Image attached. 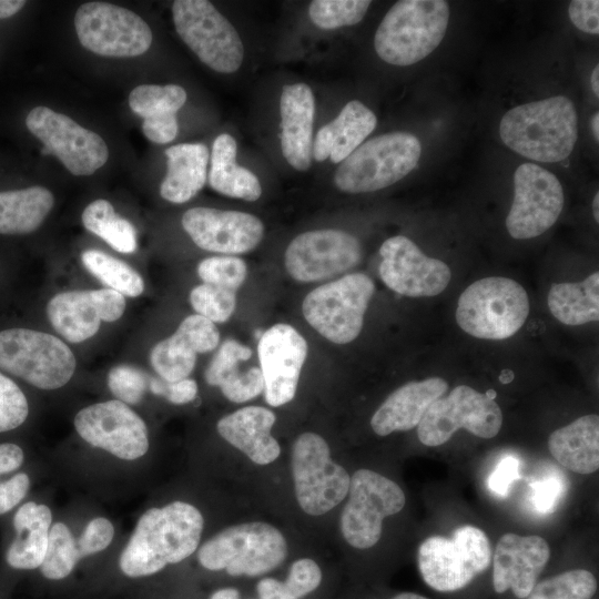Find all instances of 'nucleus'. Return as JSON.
<instances>
[{
	"instance_id": "nucleus-2",
	"label": "nucleus",
	"mask_w": 599,
	"mask_h": 599,
	"mask_svg": "<svg viewBox=\"0 0 599 599\" xmlns=\"http://www.w3.org/2000/svg\"><path fill=\"white\" fill-rule=\"evenodd\" d=\"M501 141L514 152L538 162L567 159L578 139V114L565 95L520 104L499 124Z\"/></svg>"
},
{
	"instance_id": "nucleus-49",
	"label": "nucleus",
	"mask_w": 599,
	"mask_h": 599,
	"mask_svg": "<svg viewBox=\"0 0 599 599\" xmlns=\"http://www.w3.org/2000/svg\"><path fill=\"white\" fill-rule=\"evenodd\" d=\"M566 483L557 475H548L531 484V502L542 514L552 512L564 496Z\"/></svg>"
},
{
	"instance_id": "nucleus-12",
	"label": "nucleus",
	"mask_w": 599,
	"mask_h": 599,
	"mask_svg": "<svg viewBox=\"0 0 599 599\" xmlns=\"http://www.w3.org/2000/svg\"><path fill=\"white\" fill-rule=\"evenodd\" d=\"M347 495L341 531L357 549L375 546L382 536L384 518L399 512L406 502L403 489L395 481L369 469L353 474Z\"/></svg>"
},
{
	"instance_id": "nucleus-40",
	"label": "nucleus",
	"mask_w": 599,
	"mask_h": 599,
	"mask_svg": "<svg viewBox=\"0 0 599 599\" xmlns=\"http://www.w3.org/2000/svg\"><path fill=\"white\" fill-rule=\"evenodd\" d=\"M370 3L369 0H314L309 3L308 16L321 29H337L361 22Z\"/></svg>"
},
{
	"instance_id": "nucleus-38",
	"label": "nucleus",
	"mask_w": 599,
	"mask_h": 599,
	"mask_svg": "<svg viewBox=\"0 0 599 599\" xmlns=\"http://www.w3.org/2000/svg\"><path fill=\"white\" fill-rule=\"evenodd\" d=\"M196 352L176 332L159 342L150 353V362L161 379L172 383L187 378L196 363Z\"/></svg>"
},
{
	"instance_id": "nucleus-9",
	"label": "nucleus",
	"mask_w": 599,
	"mask_h": 599,
	"mask_svg": "<svg viewBox=\"0 0 599 599\" xmlns=\"http://www.w3.org/2000/svg\"><path fill=\"white\" fill-rule=\"evenodd\" d=\"M374 292L369 276L351 273L311 291L302 303V313L323 337L347 344L359 335Z\"/></svg>"
},
{
	"instance_id": "nucleus-39",
	"label": "nucleus",
	"mask_w": 599,
	"mask_h": 599,
	"mask_svg": "<svg viewBox=\"0 0 599 599\" xmlns=\"http://www.w3.org/2000/svg\"><path fill=\"white\" fill-rule=\"evenodd\" d=\"M596 591L593 573L572 569L537 582L527 599H591Z\"/></svg>"
},
{
	"instance_id": "nucleus-3",
	"label": "nucleus",
	"mask_w": 599,
	"mask_h": 599,
	"mask_svg": "<svg viewBox=\"0 0 599 599\" xmlns=\"http://www.w3.org/2000/svg\"><path fill=\"white\" fill-rule=\"evenodd\" d=\"M444 0H400L379 23L374 47L386 63L407 67L429 55L441 42L449 21Z\"/></svg>"
},
{
	"instance_id": "nucleus-32",
	"label": "nucleus",
	"mask_w": 599,
	"mask_h": 599,
	"mask_svg": "<svg viewBox=\"0 0 599 599\" xmlns=\"http://www.w3.org/2000/svg\"><path fill=\"white\" fill-rule=\"evenodd\" d=\"M47 316L55 332L70 343L94 336L101 324L93 290L54 295L47 305Z\"/></svg>"
},
{
	"instance_id": "nucleus-26",
	"label": "nucleus",
	"mask_w": 599,
	"mask_h": 599,
	"mask_svg": "<svg viewBox=\"0 0 599 599\" xmlns=\"http://www.w3.org/2000/svg\"><path fill=\"white\" fill-rule=\"evenodd\" d=\"M275 414L262 406H246L222 417L216 429L229 444L245 454L257 465H267L281 453L278 441L272 436Z\"/></svg>"
},
{
	"instance_id": "nucleus-7",
	"label": "nucleus",
	"mask_w": 599,
	"mask_h": 599,
	"mask_svg": "<svg viewBox=\"0 0 599 599\" xmlns=\"http://www.w3.org/2000/svg\"><path fill=\"white\" fill-rule=\"evenodd\" d=\"M525 288L507 277H485L459 296L456 321L467 334L483 339H506L516 334L529 314Z\"/></svg>"
},
{
	"instance_id": "nucleus-45",
	"label": "nucleus",
	"mask_w": 599,
	"mask_h": 599,
	"mask_svg": "<svg viewBox=\"0 0 599 599\" xmlns=\"http://www.w3.org/2000/svg\"><path fill=\"white\" fill-rule=\"evenodd\" d=\"M252 353L248 346L235 339L224 341L205 370L206 383L220 387L231 374L238 370L240 362L251 358Z\"/></svg>"
},
{
	"instance_id": "nucleus-18",
	"label": "nucleus",
	"mask_w": 599,
	"mask_h": 599,
	"mask_svg": "<svg viewBox=\"0 0 599 599\" xmlns=\"http://www.w3.org/2000/svg\"><path fill=\"white\" fill-rule=\"evenodd\" d=\"M361 258L359 241L337 229L301 233L291 241L284 255L287 273L301 283L332 278L353 268Z\"/></svg>"
},
{
	"instance_id": "nucleus-4",
	"label": "nucleus",
	"mask_w": 599,
	"mask_h": 599,
	"mask_svg": "<svg viewBox=\"0 0 599 599\" xmlns=\"http://www.w3.org/2000/svg\"><path fill=\"white\" fill-rule=\"evenodd\" d=\"M287 556V542L274 526L263 521L230 526L197 548L199 564L211 571L256 577L277 568Z\"/></svg>"
},
{
	"instance_id": "nucleus-44",
	"label": "nucleus",
	"mask_w": 599,
	"mask_h": 599,
	"mask_svg": "<svg viewBox=\"0 0 599 599\" xmlns=\"http://www.w3.org/2000/svg\"><path fill=\"white\" fill-rule=\"evenodd\" d=\"M146 375L131 365H118L108 374V386L118 400L126 405L140 403L148 388Z\"/></svg>"
},
{
	"instance_id": "nucleus-16",
	"label": "nucleus",
	"mask_w": 599,
	"mask_h": 599,
	"mask_svg": "<svg viewBox=\"0 0 599 599\" xmlns=\"http://www.w3.org/2000/svg\"><path fill=\"white\" fill-rule=\"evenodd\" d=\"M26 125L43 143L42 154L55 155L73 175L93 174L108 161L102 136L65 114L37 106L28 113Z\"/></svg>"
},
{
	"instance_id": "nucleus-36",
	"label": "nucleus",
	"mask_w": 599,
	"mask_h": 599,
	"mask_svg": "<svg viewBox=\"0 0 599 599\" xmlns=\"http://www.w3.org/2000/svg\"><path fill=\"white\" fill-rule=\"evenodd\" d=\"M83 226L102 238L113 250L130 254L136 250V231L132 223L119 216L113 205L103 199L91 202L82 212Z\"/></svg>"
},
{
	"instance_id": "nucleus-14",
	"label": "nucleus",
	"mask_w": 599,
	"mask_h": 599,
	"mask_svg": "<svg viewBox=\"0 0 599 599\" xmlns=\"http://www.w3.org/2000/svg\"><path fill=\"white\" fill-rule=\"evenodd\" d=\"M80 43L104 57L130 58L146 52L153 34L136 13L106 2L81 4L74 16Z\"/></svg>"
},
{
	"instance_id": "nucleus-57",
	"label": "nucleus",
	"mask_w": 599,
	"mask_h": 599,
	"mask_svg": "<svg viewBox=\"0 0 599 599\" xmlns=\"http://www.w3.org/2000/svg\"><path fill=\"white\" fill-rule=\"evenodd\" d=\"M26 4L23 0H0V19L12 17Z\"/></svg>"
},
{
	"instance_id": "nucleus-51",
	"label": "nucleus",
	"mask_w": 599,
	"mask_h": 599,
	"mask_svg": "<svg viewBox=\"0 0 599 599\" xmlns=\"http://www.w3.org/2000/svg\"><path fill=\"white\" fill-rule=\"evenodd\" d=\"M568 14L577 29L590 34L599 33L598 0H573L569 4Z\"/></svg>"
},
{
	"instance_id": "nucleus-55",
	"label": "nucleus",
	"mask_w": 599,
	"mask_h": 599,
	"mask_svg": "<svg viewBox=\"0 0 599 599\" xmlns=\"http://www.w3.org/2000/svg\"><path fill=\"white\" fill-rule=\"evenodd\" d=\"M24 450L13 441L0 443V478L17 473L24 463Z\"/></svg>"
},
{
	"instance_id": "nucleus-27",
	"label": "nucleus",
	"mask_w": 599,
	"mask_h": 599,
	"mask_svg": "<svg viewBox=\"0 0 599 599\" xmlns=\"http://www.w3.org/2000/svg\"><path fill=\"white\" fill-rule=\"evenodd\" d=\"M376 124L374 112L363 102L352 100L333 121L318 130L312 156L318 162L329 158L332 163L339 164L364 142Z\"/></svg>"
},
{
	"instance_id": "nucleus-20",
	"label": "nucleus",
	"mask_w": 599,
	"mask_h": 599,
	"mask_svg": "<svg viewBox=\"0 0 599 599\" xmlns=\"http://www.w3.org/2000/svg\"><path fill=\"white\" fill-rule=\"evenodd\" d=\"M307 351L305 338L290 324L278 323L262 333L257 355L268 405L278 407L294 398Z\"/></svg>"
},
{
	"instance_id": "nucleus-29",
	"label": "nucleus",
	"mask_w": 599,
	"mask_h": 599,
	"mask_svg": "<svg viewBox=\"0 0 599 599\" xmlns=\"http://www.w3.org/2000/svg\"><path fill=\"white\" fill-rule=\"evenodd\" d=\"M186 91L177 84H141L129 95V105L142 116V131L148 140L169 143L177 134L176 112L186 101Z\"/></svg>"
},
{
	"instance_id": "nucleus-25",
	"label": "nucleus",
	"mask_w": 599,
	"mask_h": 599,
	"mask_svg": "<svg viewBox=\"0 0 599 599\" xmlns=\"http://www.w3.org/2000/svg\"><path fill=\"white\" fill-rule=\"evenodd\" d=\"M440 377L409 382L394 390L378 407L370 419L373 430L379 436L405 432L418 426L428 407L447 390Z\"/></svg>"
},
{
	"instance_id": "nucleus-5",
	"label": "nucleus",
	"mask_w": 599,
	"mask_h": 599,
	"mask_svg": "<svg viewBox=\"0 0 599 599\" xmlns=\"http://www.w3.org/2000/svg\"><path fill=\"white\" fill-rule=\"evenodd\" d=\"M75 357L60 338L22 326L0 328V370L44 390L64 386L73 376Z\"/></svg>"
},
{
	"instance_id": "nucleus-21",
	"label": "nucleus",
	"mask_w": 599,
	"mask_h": 599,
	"mask_svg": "<svg viewBox=\"0 0 599 599\" xmlns=\"http://www.w3.org/2000/svg\"><path fill=\"white\" fill-rule=\"evenodd\" d=\"M182 226L200 248L227 255L252 251L264 236L257 216L232 210L193 207L183 214Z\"/></svg>"
},
{
	"instance_id": "nucleus-31",
	"label": "nucleus",
	"mask_w": 599,
	"mask_h": 599,
	"mask_svg": "<svg viewBox=\"0 0 599 599\" xmlns=\"http://www.w3.org/2000/svg\"><path fill=\"white\" fill-rule=\"evenodd\" d=\"M166 175L160 186L161 196L181 204L194 197L207 180L209 149L202 143H182L165 150Z\"/></svg>"
},
{
	"instance_id": "nucleus-58",
	"label": "nucleus",
	"mask_w": 599,
	"mask_h": 599,
	"mask_svg": "<svg viewBox=\"0 0 599 599\" xmlns=\"http://www.w3.org/2000/svg\"><path fill=\"white\" fill-rule=\"evenodd\" d=\"M240 591L235 588H221L216 591H214L210 599H240Z\"/></svg>"
},
{
	"instance_id": "nucleus-59",
	"label": "nucleus",
	"mask_w": 599,
	"mask_h": 599,
	"mask_svg": "<svg viewBox=\"0 0 599 599\" xmlns=\"http://www.w3.org/2000/svg\"><path fill=\"white\" fill-rule=\"evenodd\" d=\"M590 82H591V89L593 93L596 94V97L598 98L599 97V67L598 65H596L592 70Z\"/></svg>"
},
{
	"instance_id": "nucleus-10",
	"label": "nucleus",
	"mask_w": 599,
	"mask_h": 599,
	"mask_svg": "<svg viewBox=\"0 0 599 599\" xmlns=\"http://www.w3.org/2000/svg\"><path fill=\"white\" fill-rule=\"evenodd\" d=\"M175 30L209 68L220 73L237 71L244 45L237 30L206 0H176L172 4Z\"/></svg>"
},
{
	"instance_id": "nucleus-47",
	"label": "nucleus",
	"mask_w": 599,
	"mask_h": 599,
	"mask_svg": "<svg viewBox=\"0 0 599 599\" xmlns=\"http://www.w3.org/2000/svg\"><path fill=\"white\" fill-rule=\"evenodd\" d=\"M225 398L233 403H244L264 392V378L260 367H251L245 372L236 370L221 385Z\"/></svg>"
},
{
	"instance_id": "nucleus-41",
	"label": "nucleus",
	"mask_w": 599,
	"mask_h": 599,
	"mask_svg": "<svg viewBox=\"0 0 599 599\" xmlns=\"http://www.w3.org/2000/svg\"><path fill=\"white\" fill-rule=\"evenodd\" d=\"M190 303L196 314L215 323H224L235 311L236 292L202 283L190 292Z\"/></svg>"
},
{
	"instance_id": "nucleus-56",
	"label": "nucleus",
	"mask_w": 599,
	"mask_h": 599,
	"mask_svg": "<svg viewBox=\"0 0 599 599\" xmlns=\"http://www.w3.org/2000/svg\"><path fill=\"white\" fill-rule=\"evenodd\" d=\"M260 599H296L283 581L274 578H263L256 586Z\"/></svg>"
},
{
	"instance_id": "nucleus-50",
	"label": "nucleus",
	"mask_w": 599,
	"mask_h": 599,
	"mask_svg": "<svg viewBox=\"0 0 599 599\" xmlns=\"http://www.w3.org/2000/svg\"><path fill=\"white\" fill-rule=\"evenodd\" d=\"M31 487L27 473L17 471L9 477L0 478V515L8 514L20 506Z\"/></svg>"
},
{
	"instance_id": "nucleus-30",
	"label": "nucleus",
	"mask_w": 599,
	"mask_h": 599,
	"mask_svg": "<svg viewBox=\"0 0 599 599\" xmlns=\"http://www.w3.org/2000/svg\"><path fill=\"white\" fill-rule=\"evenodd\" d=\"M548 449L565 468L581 475L599 467V417L585 415L556 429L548 438Z\"/></svg>"
},
{
	"instance_id": "nucleus-60",
	"label": "nucleus",
	"mask_w": 599,
	"mask_h": 599,
	"mask_svg": "<svg viewBox=\"0 0 599 599\" xmlns=\"http://www.w3.org/2000/svg\"><path fill=\"white\" fill-rule=\"evenodd\" d=\"M392 599H429V598L424 597L419 593H415V592H400L396 595L395 597H393Z\"/></svg>"
},
{
	"instance_id": "nucleus-48",
	"label": "nucleus",
	"mask_w": 599,
	"mask_h": 599,
	"mask_svg": "<svg viewBox=\"0 0 599 599\" xmlns=\"http://www.w3.org/2000/svg\"><path fill=\"white\" fill-rule=\"evenodd\" d=\"M321 581L319 566L313 559L302 558L292 564L283 582L296 599H301L317 589Z\"/></svg>"
},
{
	"instance_id": "nucleus-62",
	"label": "nucleus",
	"mask_w": 599,
	"mask_h": 599,
	"mask_svg": "<svg viewBox=\"0 0 599 599\" xmlns=\"http://www.w3.org/2000/svg\"><path fill=\"white\" fill-rule=\"evenodd\" d=\"M592 213L596 222H599V193L597 192L592 201Z\"/></svg>"
},
{
	"instance_id": "nucleus-52",
	"label": "nucleus",
	"mask_w": 599,
	"mask_h": 599,
	"mask_svg": "<svg viewBox=\"0 0 599 599\" xmlns=\"http://www.w3.org/2000/svg\"><path fill=\"white\" fill-rule=\"evenodd\" d=\"M520 478L519 460L514 456H506L499 460L489 475L488 488L500 497H505L515 480Z\"/></svg>"
},
{
	"instance_id": "nucleus-17",
	"label": "nucleus",
	"mask_w": 599,
	"mask_h": 599,
	"mask_svg": "<svg viewBox=\"0 0 599 599\" xmlns=\"http://www.w3.org/2000/svg\"><path fill=\"white\" fill-rule=\"evenodd\" d=\"M565 196L557 176L532 163L514 173V200L506 217L511 237L528 240L541 235L558 220Z\"/></svg>"
},
{
	"instance_id": "nucleus-15",
	"label": "nucleus",
	"mask_w": 599,
	"mask_h": 599,
	"mask_svg": "<svg viewBox=\"0 0 599 599\" xmlns=\"http://www.w3.org/2000/svg\"><path fill=\"white\" fill-rule=\"evenodd\" d=\"M73 425L88 445L124 461L141 459L150 447L145 422L130 405L118 399L80 409Z\"/></svg>"
},
{
	"instance_id": "nucleus-28",
	"label": "nucleus",
	"mask_w": 599,
	"mask_h": 599,
	"mask_svg": "<svg viewBox=\"0 0 599 599\" xmlns=\"http://www.w3.org/2000/svg\"><path fill=\"white\" fill-rule=\"evenodd\" d=\"M53 515L43 502L29 500L17 507L12 517L14 537L6 551L7 564L17 570L41 567L48 550Z\"/></svg>"
},
{
	"instance_id": "nucleus-53",
	"label": "nucleus",
	"mask_w": 599,
	"mask_h": 599,
	"mask_svg": "<svg viewBox=\"0 0 599 599\" xmlns=\"http://www.w3.org/2000/svg\"><path fill=\"white\" fill-rule=\"evenodd\" d=\"M94 300L99 308L101 321L114 322L125 311V296L111 288L93 290Z\"/></svg>"
},
{
	"instance_id": "nucleus-63",
	"label": "nucleus",
	"mask_w": 599,
	"mask_h": 599,
	"mask_svg": "<svg viewBox=\"0 0 599 599\" xmlns=\"http://www.w3.org/2000/svg\"><path fill=\"white\" fill-rule=\"evenodd\" d=\"M485 394L491 399L496 397V392L493 389L487 390Z\"/></svg>"
},
{
	"instance_id": "nucleus-8",
	"label": "nucleus",
	"mask_w": 599,
	"mask_h": 599,
	"mask_svg": "<svg viewBox=\"0 0 599 599\" xmlns=\"http://www.w3.org/2000/svg\"><path fill=\"white\" fill-rule=\"evenodd\" d=\"M491 559L488 537L470 525L457 528L451 538L433 536L425 539L417 554L423 580L440 592L466 587L489 567Z\"/></svg>"
},
{
	"instance_id": "nucleus-35",
	"label": "nucleus",
	"mask_w": 599,
	"mask_h": 599,
	"mask_svg": "<svg viewBox=\"0 0 599 599\" xmlns=\"http://www.w3.org/2000/svg\"><path fill=\"white\" fill-rule=\"evenodd\" d=\"M548 307L562 324L575 326L599 319V273L578 283H555L548 293Z\"/></svg>"
},
{
	"instance_id": "nucleus-24",
	"label": "nucleus",
	"mask_w": 599,
	"mask_h": 599,
	"mask_svg": "<svg viewBox=\"0 0 599 599\" xmlns=\"http://www.w3.org/2000/svg\"><path fill=\"white\" fill-rule=\"evenodd\" d=\"M281 149L286 162L306 171L312 162L315 98L306 83L286 84L280 98Z\"/></svg>"
},
{
	"instance_id": "nucleus-46",
	"label": "nucleus",
	"mask_w": 599,
	"mask_h": 599,
	"mask_svg": "<svg viewBox=\"0 0 599 599\" xmlns=\"http://www.w3.org/2000/svg\"><path fill=\"white\" fill-rule=\"evenodd\" d=\"M175 332L192 345L196 354L212 352L220 343L216 325L199 314L185 317Z\"/></svg>"
},
{
	"instance_id": "nucleus-1",
	"label": "nucleus",
	"mask_w": 599,
	"mask_h": 599,
	"mask_svg": "<svg viewBox=\"0 0 599 599\" xmlns=\"http://www.w3.org/2000/svg\"><path fill=\"white\" fill-rule=\"evenodd\" d=\"M204 528L202 512L192 504L174 500L146 509L119 556V569L129 578L155 575L194 554Z\"/></svg>"
},
{
	"instance_id": "nucleus-23",
	"label": "nucleus",
	"mask_w": 599,
	"mask_h": 599,
	"mask_svg": "<svg viewBox=\"0 0 599 599\" xmlns=\"http://www.w3.org/2000/svg\"><path fill=\"white\" fill-rule=\"evenodd\" d=\"M114 535L113 522L103 516L90 519L78 536L63 521L53 522L41 573L53 581L65 579L82 559L104 551Z\"/></svg>"
},
{
	"instance_id": "nucleus-37",
	"label": "nucleus",
	"mask_w": 599,
	"mask_h": 599,
	"mask_svg": "<svg viewBox=\"0 0 599 599\" xmlns=\"http://www.w3.org/2000/svg\"><path fill=\"white\" fill-rule=\"evenodd\" d=\"M81 261L90 274L123 296L138 297L144 291L142 276L121 260L99 250H87L81 254Z\"/></svg>"
},
{
	"instance_id": "nucleus-22",
	"label": "nucleus",
	"mask_w": 599,
	"mask_h": 599,
	"mask_svg": "<svg viewBox=\"0 0 599 599\" xmlns=\"http://www.w3.org/2000/svg\"><path fill=\"white\" fill-rule=\"evenodd\" d=\"M549 557L550 549L542 537L502 535L491 559L495 591L511 590L518 599L527 598Z\"/></svg>"
},
{
	"instance_id": "nucleus-19",
	"label": "nucleus",
	"mask_w": 599,
	"mask_h": 599,
	"mask_svg": "<svg viewBox=\"0 0 599 599\" xmlns=\"http://www.w3.org/2000/svg\"><path fill=\"white\" fill-rule=\"evenodd\" d=\"M379 254L382 261L378 271L382 281L400 295L435 296L450 282L449 266L440 260L425 255L404 235L387 238L382 244Z\"/></svg>"
},
{
	"instance_id": "nucleus-13",
	"label": "nucleus",
	"mask_w": 599,
	"mask_h": 599,
	"mask_svg": "<svg viewBox=\"0 0 599 599\" xmlns=\"http://www.w3.org/2000/svg\"><path fill=\"white\" fill-rule=\"evenodd\" d=\"M501 425L502 413L494 399L459 385L428 407L417 426V436L422 444L435 447L448 441L459 428L480 438H493Z\"/></svg>"
},
{
	"instance_id": "nucleus-33",
	"label": "nucleus",
	"mask_w": 599,
	"mask_h": 599,
	"mask_svg": "<svg viewBox=\"0 0 599 599\" xmlns=\"http://www.w3.org/2000/svg\"><path fill=\"white\" fill-rule=\"evenodd\" d=\"M236 153L237 144L232 135L216 136L211 152L209 184L225 196L256 201L262 195L261 183L253 172L236 163Z\"/></svg>"
},
{
	"instance_id": "nucleus-6",
	"label": "nucleus",
	"mask_w": 599,
	"mask_h": 599,
	"mask_svg": "<svg viewBox=\"0 0 599 599\" xmlns=\"http://www.w3.org/2000/svg\"><path fill=\"white\" fill-rule=\"evenodd\" d=\"M418 138L404 131L375 136L362 143L334 173L336 187L358 194L385 189L410 173L419 161Z\"/></svg>"
},
{
	"instance_id": "nucleus-61",
	"label": "nucleus",
	"mask_w": 599,
	"mask_h": 599,
	"mask_svg": "<svg viewBox=\"0 0 599 599\" xmlns=\"http://www.w3.org/2000/svg\"><path fill=\"white\" fill-rule=\"evenodd\" d=\"M591 129L596 141H599V113L596 112L591 120Z\"/></svg>"
},
{
	"instance_id": "nucleus-34",
	"label": "nucleus",
	"mask_w": 599,
	"mask_h": 599,
	"mask_svg": "<svg viewBox=\"0 0 599 599\" xmlns=\"http://www.w3.org/2000/svg\"><path fill=\"white\" fill-rule=\"evenodd\" d=\"M54 204L43 186L0 191V234L22 235L39 229Z\"/></svg>"
},
{
	"instance_id": "nucleus-42",
	"label": "nucleus",
	"mask_w": 599,
	"mask_h": 599,
	"mask_svg": "<svg viewBox=\"0 0 599 599\" xmlns=\"http://www.w3.org/2000/svg\"><path fill=\"white\" fill-rule=\"evenodd\" d=\"M203 283L237 291L247 277L246 263L234 255L211 256L197 265Z\"/></svg>"
},
{
	"instance_id": "nucleus-43",
	"label": "nucleus",
	"mask_w": 599,
	"mask_h": 599,
	"mask_svg": "<svg viewBox=\"0 0 599 599\" xmlns=\"http://www.w3.org/2000/svg\"><path fill=\"white\" fill-rule=\"evenodd\" d=\"M30 414L29 400L19 384L0 370V434L21 427Z\"/></svg>"
},
{
	"instance_id": "nucleus-54",
	"label": "nucleus",
	"mask_w": 599,
	"mask_h": 599,
	"mask_svg": "<svg viewBox=\"0 0 599 599\" xmlns=\"http://www.w3.org/2000/svg\"><path fill=\"white\" fill-rule=\"evenodd\" d=\"M197 389L196 382L189 377L172 383L164 380L162 396L172 404L184 405L195 399Z\"/></svg>"
},
{
	"instance_id": "nucleus-11",
	"label": "nucleus",
	"mask_w": 599,
	"mask_h": 599,
	"mask_svg": "<svg viewBox=\"0 0 599 599\" xmlns=\"http://www.w3.org/2000/svg\"><path fill=\"white\" fill-rule=\"evenodd\" d=\"M292 473L297 502L308 515H324L347 496L351 477L332 459L326 440L318 434L307 432L297 437Z\"/></svg>"
}]
</instances>
